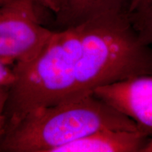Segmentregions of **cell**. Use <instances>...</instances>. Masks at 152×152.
Here are the masks:
<instances>
[{"label":"cell","mask_w":152,"mask_h":152,"mask_svg":"<svg viewBox=\"0 0 152 152\" xmlns=\"http://www.w3.org/2000/svg\"><path fill=\"white\" fill-rule=\"evenodd\" d=\"M131 0H58L55 23L59 30L78 26L108 14L128 13Z\"/></svg>","instance_id":"cell-7"},{"label":"cell","mask_w":152,"mask_h":152,"mask_svg":"<svg viewBox=\"0 0 152 152\" xmlns=\"http://www.w3.org/2000/svg\"><path fill=\"white\" fill-rule=\"evenodd\" d=\"M151 4H152V0H131L128 14L140 10Z\"/></svg>","instance_id":"cell-10"},{"label":"cell","mask_w":152,"mask_h":152,"mask_svg":"<svg viewBox=\"0 0 152 152\" xmlns=\"http://www.w3.org/2000/svg\"><path fill=\"white\" fill-rule=\"evenodd\" d=\"M128 16L142 40L152 47V4L130 13Z\"/></svg>","instance_id":"cell-8"},{"label":"cell","mask_w":152,"mask_h":152,"mask_svg":"<svg viewBox=\"0 0 152 152\" xmlns=\"http://www.w3.org/2000/svg\"><path fill=\"white\" fill-rule=\"evenodd\" d=\"M9 87L0 86V138L4 134L7 126L5 111L9 98Z\"/></svg>","instance_id":"cell-9"},{"label":"cell","mask_w":152,"mask_h":152,"mask_svg":"<svg viewBox=\"0 0 152 152\" xmlns=\"http://www.w3.org/2000/svg\"><path fill=\"white\" fill-rule=\"evenodd\" d=\"M34 0H11L0 5V62L7 66L33 60L54 30L43 26Z\"/></svg>","instance_id":"cell-4"},{"label":"cell","mask_w":152,"mask_h":152,"mask_svg":"<svg viewBox=\"0 0 152 152\" xmlns=\"http://www.w3.org/2000/svg\"><path fill=\"white\" fill-rule=\"evenodd\" d=\"M148 134L142 131L102 130L66 144L55 152L143 151Z\"/></svg>","instance_id":"cell-6"},{"label":"cell","mask_w":152,"mask_h":152,"mask_svg":"<svg viewBox=\"0 0 152 152\" xmlns=\"http://www.w3.org/2000/svg\"><path fill=\"white\" fill-rule=\"evenodd\" d=\"M9 1H11V0H0V5L4 4L8 2Z\"/></svg>","instance_id":"cell-13"},{"label":"cell","mask_w":152,"mask_h":152,"mask_svg":"<svg viewBox=\"0 0 152 152\" xmlns=\"http://www.w3.org/2000/svg\"><path fill=\"white\" fill-rule=\"evenodd\" d=\"M142 131L132 119L94 94L39 109L6 131L0 151L55 152L102 130Z\"/></svg>","instance_id":"cell-2"},{"label":"cell","mask_w":152,"mask_h":152,"mask_svg":"<svg viewBox=\"0 0 152 152\" xmlns=\"http://www.w3.org/2000/svg\"><path fill=\"white\" fill-rule=\"evenodd\" d=\"M76 27L80 45L75 85L67 101L93 94L98 87L152 73V47L142 40L128 13L101 15Z\"/></svg>","instance_id":"cell-1"},{"label":"cell","mask_w":152,"mask_h":152,"mask_svg":"<svg viewBox=\"0 0 152 152\" xmlns=\"http://www.w3.org/2000/svg\"><path fill=\"white\" fill-rule=\"evenodd\" d=\"M93 94L134 121L142 132H152V73L98 87Z\"/></svg>","instance_id":"cell-5"},{"label":"cell","mask_w":152,"mask_h":152,"mask_svg":"<svg viewBox=\"0 0 152 152\" xmlns=\"http://www.w3.org/2000/svg\"><path fill=\"white\" fill-rule=\"evenodd\" d=\"M36 4L50 10L53 14L58 11V0H34Z\"/></svg>","instance_id":"cell-11"},{"label":"cell","mask_w":152,"mask_h":152,"mask_svg":"<svg viewBox=\"0 0 152 152\" xmlns=\"http://www.w3.org/2000/svg\"><path fill=\"white\" fill-rule=\"evenodd\" d=\"M143 151H152V138H148L147 143L144 147Z\"/></svg>","instance_id":"cell-12"},{"label":"cell","mask_w":152,"mask_h":152,"mask_svg":"<svg viewBox=\"0 0 152 152\" xmlns=\"http://www.w3.org/2000/svg\"><path fill=\"white\" fill-rule=\"evenodd\" d=\"M80 45L77 27L54 30L33 60L12 66L15 80L6 106L7 130L31 112L67 101L75 85Z\"/></svg>","instance_id":"cell-3"}]
</instances>
